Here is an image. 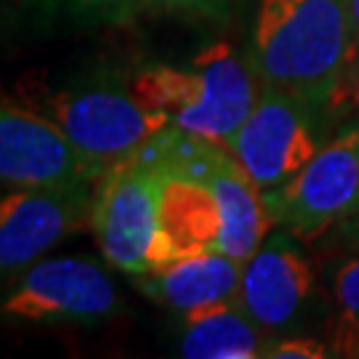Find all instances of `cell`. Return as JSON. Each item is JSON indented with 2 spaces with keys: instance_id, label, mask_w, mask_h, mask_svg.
Listing matches in <instances>:
<instances>
[{
  "instance_id": "1",
  "label": "cell",
  "mask_w": 359,
  "mask_h": 359,
  "mask_svg": "<svg viewBox=\"0 0 359 359\" xmlns=\"http://www.w3.org/2000/svg\"><path fill=\"white\" fill-rule=\"evenodd\" d=\"M354 48L346 0H258L245 62L261 88L327 109Z\"/></svg>"
},
{
  "instance_id": "2",
  "label": "cell",
  "mask_w": 359,
  "mask_h": 359,
  "mask_svg": "<svg viewBox=\"0 0 359 359\" xmlns=\"http://www.w3.org/2000/svg\"><path fill=\"white\" fill-rule=\"evenodd\" d=\"M13 93L56 123L102 173L136 157L170 126L168 115L139 102L130 80L115 72H83L65 80L29 72Z\"/></svg>"
},
{
  "instance_id": "3",
  "label": "cell",
  "mask_w": 359,
  "mask_h": 359,
  "mask_svg": "<svg viewBox=\"0 0 359 359\" xmlns=\"http://www.w3.org/2000/svg\"><path fill=\"white\" fill-rule=\"evenodd\" d=\"M130 88L173 128L208 142H226L256 107L261 86L229 43L205 46L187 67L152 65L130 77Z\"/></svg>"
},
{
  "instance_id": "4",
  "label": "cell",
  "mask_w": 359,
  "mask_h": 359,
  "mask_svg": "<svg viewBox=\"0 0 359 359\" xmlns=\"http://www.w3.org/2000/svg\"><path fill=\"white\" fill-rule=\"evenodd\" d=\"M160 181L163 170L139 152L109 168L93 189L90 229L104 261L130 277L173 261L160 231Z\"/></svg>"
},
{
  "instance_id": "5",
  "label": "cell",
  "mask_w": 359,
  "mask_h": 359,
  "mask_svg": "<svg viewBox=\"0 0 359 359\" xmlns=\"http://www.w3.org/2000/svg\"><path fill=\"white\" fill-rule=\"evenodd\" d=\"M277 226L301 243H314L344 224L359 203V120L335 133L293 179L264 192Z\"/></svg>"
},
{
  "instance_id": "6",
  "label": "cell",
  "mask_w": 359,
  "mask_h": 359,
  "mask_svg": "<svg viewBox=\"0 0 359 359\" xmlns=\"http://www.w3.org/2000/svg\"><path fill=\"white\" fill-rule=\"evenodd\" d=\"M322 109L325 107L293 93L261 88L256 107L224 147L240 160L261 192L277 189L293 179L325 144Z\"/></svg>"
},
{
  "instance_id": "7",
  "label": "cell",
  "mask_w": 359,
  "mask_h": 359,
  "mask_svg": "<svg viewBox=\"0 0 359 359\" xmlns=\"http://www.w3.org/2000/svg\"><path fill=\"white\" fill-rule=\"evenodd\" d=\"M104 173L62 128L0 83V184L3 187H75Z\"/></svg>"
},
{
  "instance_id": "8",
  "label": "cell",
  "mask_w": 359,
  "mask_h": 359,
  "mask_svg": "<svg viewBox=\"0 0 359 359\" xmlns=\"http://www.w3.org/2000/svg\"><path fill=\"white\" fill-rule=\"evenodd\" d=\"M120 309L115 283L90 258L59 256L32 264L11 293L0 301V314L22 322L99 325Z\"/></svg>"
},
{
  "instance_id": "9",
  "label": "cell",
  "mask_w": 359,
  "mask_h": 359,
  "mask_svg": "<svg viewBox=\"0 0 359 359\" xmlns=\"http://www.w3.org/2000/svg\"><path fill=\"white\" fill-rule=\"evenodd\" d=\"M96 184L16 187L0 197V274L25 269L46 250L90 226Z\"/></svg>"
},
{
  "instance_id": "10",
  "label": "cell",
  "mask_w": 359,
  "mask_h": 359,
  "mask_svg": "<svg viewBox=\"0 0 359 359\" xmlns=\"http://www.w3.org/2000/svg\"><path fill=\"white\" fill-rule=\"evenodd\" d=\"M287 229L269 231L253 256L243 264L234 304L266 335L290 330L304 317L314 293V271Z\"/></svg>"
},
{
  "instance_id": "11",
  "label": "cell",
  "mask_w": 359,
  "mask_h": 359,
  "mask_svg": "<svg viewBox=\"0 0 359 359\" xmlns=\"http://www.w3.org/2000/svg\"><path fill=\"white\" fill-rule=\"evenodd\" d=\"M243 277V264L226 253L208 250L173 258L147 274H136V287L152 301L179 314L234 301Z\"/></svg>"
},
{
  "instance_id": "12",
  "label": "cell",
  "mask_w": 359,
  "mask_h": 359,
  "mask_svg": "<svg viewBox=\"0 0 359 359\" xmlns=\"http://www.w3.org/2000/svg\"><path fill=\"white\" fill-rule=\"evenodd\" d=\"M160 170H163L160 231H163V240H165L170 256L184 258L194 256V253L218 250L224 221H221V208H218L213 189L203 179L189 176V173H181V170L165 165H160Z\"/></svg>"
},
{
  "instance_id": "13",
  "label": "cell",
  "mask_w": 359,
  "mask_h": 359,
  "mask_svg": "<svg viewBox=\"0 0 359 359\" xmlns=\"http://www.w3.org/2000/svg\"><path fill=\"white\" fill-rule=\"evenodd\" d=\"M184 333L179 354L187 359H253L264 357L266 333L234 301L181 314Z\"/></svg>"
},
{
  "instance_id": "14",
  "label": "cell",
  "mask_w": 359,
  "mask_h": 359,
  "mask_svg": "<svg viewBox=\"0 0 359 359\" xmlns=\"http://www.w3.org/2000/svg\"><path fill=\"white\" fill-rule=\"evenodd\" d=\"M325 335L333 357H359V253L341 261L330 277Z\"/></svg>"
},
{
  "instance_id": "15",
  "label": "cell",
  "mask_w": 359,
  "mask_h": 359,
  "mask_svg": "<svg viewBox=\"0 0 359 359\" xmlns=\"http://www.w3.org/2000/svg\"><path fill=\"white\" fill-rule=\"evenodd\" d=\"M13 8H22L35 25L93 27L128 22L142 0H13Z\"/></svg>"
},
{
  "instance_id": "16",
  "label": "cell",
  "mask_w": 359,
  "mask_h": 359,
  "mask_svg": "<svg viewBox=\"0 0 359 359\" xmlns=\"http://www.w3.org/2000/svg\"><path fill=\"white\" fill-rule=\"evenodd\" d=\"M264 357L271 359H325L333 357L327 341L320 338H309V335H287V338H274L266 348H264Z\"/></svg>"
},
{
  "instance_id": "17",
  "label": "cell",
  "mask_w": 359,
  "mask_h": 359,
  "mask_svg": "<svg viewBox=\"0 0 359 359\" xmlns=\"http://www.w3.org/2000/svg\"><path fill=\"white\" fill-rule=\"evenodd\" d=\"M354 109L359 112V40H357V48L351 53V59H348V67L344 77H341V83H338V88H335L333 99L327 104V109Z\"/></svg>"
},
{
  "instance_id": "18",
  "label": "cell",
  "mask_w": 359,
  "mask_h": 359,
  "mask_svg": "<svg viewBox=\"0 0 359 359\" xmlns=\"http://www.w3.org/2000/svg\"><path fill=\"white\" fill-rule=\"evenodd\" d=\"M142 3H152L168 11H181V13H203V16H216L224 13L229 6V0H142Z\"/></svg>"
},
{
  "instance_id": "19",
  "label": "cell",
  "mask_w": 359,
  "mask_h": 359,
  "mask_svg": "<svg viewBox=\"0 0 359 359\" xmlns=\"http://www.w3.org/2000/svg\"><path fill=\"white\" fill-rule=\"evenodd\" d=\"M348 3V16H351V27H354V35L359 40V0H346Z\"/></svg>"
},
{
  "instance_id": "20",
  "label": "cell",
  "mask_w": 359,
  "mask_h": 359,
  "mask_svg": "<svg viewBox=\"0 0 359 359\" xmlns=\"http://www.w3.org/2000/svg\"><path fill=\"white\" fill-rule=\"evenodd\" d=\"M344 226H346L351 234H357V237H359V203H357V208L351 210V216L344 221Z\"/></svg>"
}]
</instances>
